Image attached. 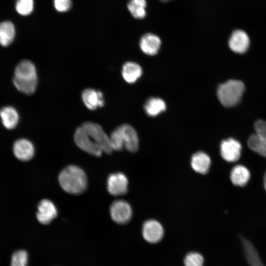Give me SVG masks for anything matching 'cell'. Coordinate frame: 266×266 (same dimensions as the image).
I'll return each instance as SVG.
<instances>
[{
  "label": "cell",
  "instance_id": "6da1fadb",
  "mask_svg": "<svg viewBox=\"0 0 266 266\" xmlns=\"http://www.w3.org/2000/svg\"><path fill=\"white\" fill-rule=\"evenodd\" d=\"M74 139L79 148L97 157L103 152L110 154L113 151L109 137L100 126L93 122H86L77 128Z\"/></svg>",
  "mask_w": 266,
  "mask_h": 266
},
{
  "label": "cell",
  "instance_id": "7a4b0ae2",
  "mask_svg": "<svg viewBox=\"0 0 266 266\" xmlns=\"http://www.w3.org/2000/svg\"><path fill=\"white\" fill-rule=\"evenodd\" d=\"M59 184L66 192L79 195L86 189L87 178L84 171L75 165H69L64 168L58 177Z\"/></svg>",
  "mask_w": 266,
  "mask_h": 266
},
{
  "label": "cell",
  "instance_id": "3957f363",
  "mask_svg": "<svg viewBox=\"0 0 266 266\" xmlns=\"http://www.w3.org/2000/svg\"><path fill=\"white\" fill-rule=\"evenodd\" d=\"M13 82L21 93L27 95L33 94L37 85V75L34 64L27 60L21 61L15 67Z\"/></svg>",
  "mask_w": 266,
  "mask_h": 266
},
{
  "label": "cell",
  "instance_id": "277c9868",
  "mask_svg": "<svg viewBox=\"0 0 266 266\" xmlns=\"http://www.w3.org/2000/svg\"><path fill=\"white\" fill-rule=\"evenodd\" d=\"M109 138L113 150L120 151L125 147L130 152H134L138 149V135L135 130L128 124L115 129Z\"/></svg>",
  "mask_w": 266,
  "mask_h": 266
},
{
  "label": "cell",
  "instance_id": "5b68a950",
  "mask_svg": "<svg viewBox=\"0 0 266 266\" xmlns=\"http://www.w3.org/2000/svg\"><path fill=\"white\" fill-rule=\"evenodd\" d=\"M244 89V84L242 81L230 80L219 86L217 92V97L223 105L232 107L239 102Z\"/></svg>",
  "mask_w": 266,
  "mask_h": 266
},
{
  "label": "cell",
  "instance_id": "8992f818",
  "mask_svg": "<svg viewBox=\"0 0 266 266\" xmlns=\"http://www.w3.org/2000/svg\"><path fill=\"white\" fill-rule=\"evenodd\" d=\"M111 219L119 224L128 223L132 216V209L130 204L124 200H117L110 206Z\"/></svg>",
  "mask_w": 266,
  "mask_h": 266
},
{
  "label": "cell",
  "instance_id": "52a82bcc",
  "mask_svg": "<svg viewBox=\"0 0 266 266\" xmlns=\"http://www.w3.org/2000/svg\"><path fill=\"white\" fill-rule=\"evenodd\" d=\"M242 146L237 140L229 138L223 140L220 144V153L222 157L228 162L237 161L241 155Z\"/></svg>",
  "mask_w": 266,
  "mask_h": 266
},
{
  "label": "cell",
  "instance_id": "ba28073f",
  "mask_svg": "<svg viewBox=\"0 0 266 266\" xmlns=\"http://www.w3.org/2000/svg\"><path fill=\"white\" fill-rule=\"evenodd\" d=\"M128 180L121 172L112 173L107 180V189L110 194L114 196H121L128 191Z\"/></svg>",
  "mask_w": 266,
  "mask_h": 266
},
{
  "label": "cell",
  "instance_id": "9c48e42d",
  "mask_svg": "<svg viewBox=\"0 0 266 266\" xmlns=\"http://www.w3.org/2000/svg\"><path fill=\"white\" fill-rule=\"evenodd\" d=\"M164 233L163 226L155 220H148L143 224L142 236L148 242L156 243L159 242L162 239Z\"/></svg>",
  "mask_w": 266,
  "mask_h": 266
},
{
  "label": "cell",
  "instance_id": "30bf717a",
  "mask_svg": "<svg viewBox=\"0 0 266 266\" xmlns=\"http://www.w3.org/2000/svg\"><path fill=\"white\" fill-rule=\"evenodd\" d=\"M58 214L57 208L51 200L48 199L41 200L37 205L36 218L42 224L50 223Z\"/></svg>",
  "mask_w": 266,
  "mask_h": 266
},
{
  "label": "cell",
  "instance_id": "8fae6325",
  "mask_svg": "<svg viewBox=\"0 0 266 266\" xmlns=\"http://www.w3.org/2000/svg\"><path fill=\"white\" fill-rule=\"evenodd\" d=\"M13 152L15 157L24 162L31 160L34 155V147L29 140L20 138L16 140L13 145Z\"/></svg>",
  "mask_w": 266,
  "mask_h": 266
},
{
  "label": "cell",
  "instance_id": "7c38bea8",
  "mask_svg": "<svg viewBox=\"0 0 266 266\" xmlns=\"http://www.w3.org/2000/svg\"><path fill=\"white\" fill-rule=\"evenodd\" d=\"M250 45V39L247 34L243 31L236 30L232 33L229 46L234 52L243 54L248 50Z\"/></svg>",
  "mask_w": 266,
  "mask_h": 266
},
{
  "label": "cell",
  "instance_id": "4fadbf2b",
  "mask_svg": "<svg viewBox=\"0 0 266 266\" xmlns=\"http://www.w3.org/2000/svg\"><path fill=\"white\" fill-rule=\"evenodd\" d=\"M82 99L85 106L94 110L103 105L104 101L102 93L93 89H86L82 93Z\"/></svg>",
  "mask_w": 266,
  "mask_h": 266
},
{
  "label": "cell",
  "instance_id": "5bb4252c",
  "mask_svg": "<svg viewBox=\"0 0 266 266\" xmlns=\"http://www.w3.org/2000/svg\"><path fill=\"white\" fill-rule=\"evenodd\" d=\"M161 42L159 36L153 33H147L141 37L139 45L144 53L148 55H154L159 51Z\"/></svg>",
  "mask_w": 266,
  "mask_h": 266
},
{
  "label": "cell",
  "instance_id": "9a60e30c",
  "mask_svg": "<svg viewBox=\"0 0 266 266\" xmlns=\"http://www.w3.org/2000/svg\"><path fill=\"white\" fill-rule=\"evenodd\" d=\"M243 252L246 260L250 266H265L258 251L252 243L243 236L240 237Z\"/></svg>",
  "mask_w": 266,
  "mask_h": 266
},
{
  "label": "cell",
  "instance_id": "2e32d148",
  "mask_svg": "<svg viewBox=\"0 0 266 266\" xmlns=\"http://www.w3.org/2000/svg\"><path fill=\"white\" fill-rule=\"evenodd\" d=\"M210 157L203 152H198L194 154L192 157V167L195 171L198 173H206L210 168Z\"/></svg>",
  "mask_w": 266,
  "mask_h": 266
},
{
  "label": "cell",
  "instance_id": "e0dca14e",
  "mask_svg": "<svg viewBox=\"0 0 266 266\" xmlns=\"http://www.w3.org/2000/svg\"><path fill=\"white\" fill-rule=\"evenodd\" d=\"M0 117L3 126L9 130L14 129L17 125L19 119L17 110L10 106L1 108Z\"/></svg>",
  "mask_w": 266,
  "mask_h": 266
},
{
  "label": "cell",
  "instance_id": "ac0fdd59",
  "mask_svg": "<svg viewBox=\"0 0 266 266\" xmlns=\"http://www.w3.org/2000/svg\"><path fill=\"white\" fill-rule=\"evenodd\" d=\"M142 69L137 63L128 62L123 66L122 75L124 79L129 83L135 82L141 75Z\"/></svg>",
  "mask_w": 266,
  "mask_h": 266
},
{
  "label": "cell",
  "instance_id": "d6986e66",
  "mask_svg": "<svg viewBox=\"0 0 266 266\" xmlns=\"http://www.w3.org/2000/svg\"><path fill=\"white\" fill-rule=\"evenodd\" d=\"M230 178L235 186H244L250 178V173L247 167L242 165H237L232 169Z\"/></svg>",
  "mask_w": 266,
  "mask_h": 266
},
{
  "label": "cell",
  "instance_id": "ffe728a7",
  "mask_svg": "<svg viewBox=\"0 0 266 266\" xmlns=\"http://www.w3.org/2000/svg\"><path fill=\"white\" fill-rule=\"evenodd\" d=\"M15 29L13 24L10 21L0 23V45L6 47L14 40Z\"/></svg>",
  "mask_w": 266,
  "mask_h": 266
},
{
  "label": "cell",
  "instance_id": "44dd1931",
  "mask_svg": "<svg viewBox=\"0 0 266 266\" xmlns=\"http://www.w3.org/2000/svg\"><path fill=\"white\" fill-rule=\"evenodd\" d=\"M166 108L165 101L158 98H150L144 105L145 111L150 116H156L164 111Z\"/></svg>",
  "mask_w": 266,
  "mask_h": 266
},
{
  "label": "cell",
  "instance_id": "7402d4cb",
  "mask_svg": "<svg viewBox=\"0 0 266 266\" xmlns=\"http://www.w3.org/2000/svg\"><path fill=\"white\" fill-rule=\"evenodd\" d=\"M146 0H130L128 3V8L132 15L136 19H143L146 15Z\"/></svg>",
  "mask_w": 266,
  "mask_h": 266
},
{
  "label": "cell",
  "instance_id": "603a6c76",
  "mask_svg": "<svg viewBox=\"0 0 266 266\" xmlns=\"http://www.w3.org/2000/svg\"><path fill=\"white\" fill-rule=\"evenodd\" d=\"M247 144L252 150L266 158V138L254 133L249 136Z\"/></svg>",
  "mask_w": 266,
  "mask_h": 266
},
{
  "label": "cell",
  "instance_id": "cb8c5ba5",
  "mask_svg": "<svg viewBox=\"0 0 266 266\" xmlns=\"http://www.w3.org/2000/svg\"><path fill=\"white\" fill-rule=\"evenodd\" d=\"M28 254L24 250L15 251L12 255L10 266H27Z\"/></svg>",
  "mask_w": 266,
  "mask_h": 266
},
{
  "label": "cell",
  "instance_id": "d4e9b609",
  "mask_svg": "<svg viewBox=\"0 0 266 266\" xmlns=\"http://www.w3.org/2000/svg\"><path fill=\"white\" fill-rule=\"evenodd\" d=\"M33 0H17L15 8L20 15L27 16L30 14L33 9Z\"/></svg>",
  "mask_w": 266,
  "mask_h": 266
},
{
  "label": "cell",
  "instance_id": "484cf974",
  "mask_svg": "<svg viewBox=\"0 0 266 266\" xmlns=\"http://www.w3.org/2000/svg\"><path fill=\"white\" fill-rule=\"evenodd\" d=\"M204 259L202 256L199 253L190 252L185 257V266H203Z\"/></svg>",
  "mask_w": 266,
  "mask_h": 266
},
{
  "label": "cell",
  "instance_id": "4316f807",
  "mask_svg": "<svg viewBox=\"0 0 266 266\" xmlns=\"http://www.w3.org/2000/svg\"><path fill=\"white\" fill-rule=\"evenodd\" d=\"M54 5L58 12H65L70 9L72 2L71 0H54Z\"/></svg>",
  "mask_w": 266,
  "mask_h": 266
},
{
  "label": "cell",
  "instance_id": "83f0119b",
  "mask_svg": "<svg viewBox=\"0 0 266 266\" xmlns=\"http://www.w3.org/2000/svg\"><path fill=\"white\" fill-rule=\"evenodd\" d=\"M254 129L256 134L259 136L266 138V121L259 120L254 124Z\"/></svg>",
  "mask_w": 266,
  "mask_h": 266
},
{
  "label": "cell",
  "instance_id": "f1b7e54d",
  "mask_svg": "<svg viewBox=\"0 0 266 266\" xmlns=\"http://www.w3.org/2000/svg\"><path fill=\"white\" fill-rule=\"evenodd\" d=\"M264 188L266 191V172L264 177Z\"/></svg>",
  "mask_w": 266,
  "mask_h": 266
},
{
  "label": "cell",
  "instance_id": "f546056e",
  "mask_svg": "<svg viewBox=\"0 0 266 266\" xmlns=\"http://www.w3.org/2000/svg\"><path fill=\"white\" fill-rule=\"evenodd\" d=\"M161 0L162 1L166 2V1H168L170 0Z\"/></svg>",
  "mask_w": 266,
  "mask_h": 266
}]
</instances>
